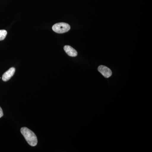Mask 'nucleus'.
I'll use <instances>...</instances> for the list:
<instances>
[{
    "instance_id": "nucleus-3",
    "label": "nucleus",
    "mask_w": 152,
    "mask_h": 152,
    "mask_svg": "<svg viewBox=\"0 0 152 152\" xmlns=\"http://www.w3.org/2000/svg\"><path fill=\"white\" fill-rule=\"evenodd\" d=\"M98 69L99 72H100V73H101L105 77L107 78L110 77L112 75V71L106 66H100Z\"/></svg>"
},
{
    "instance_id": "nucleus-1",
    "label": "nucleus",
    "mask_w": 152,
    "mask_h": 152,
    "mask_svg": "<svg viewBox=\"0 0 152 152\" xmlns=\"http://www.w3.org/2000/svg\"><path fill=\"white\" fill-rule=\"evenodd\" d=\"M20 132L29 145L33 147L37 145L38 142L37 138L35 134L32 131L24 127L21 129Z\"/></svg>"
},
{
    "instance_id": "nucleus-5",
    "label": "nucleus",
    "mask_w": 152,
    "mask_h": 152,
    "mask_svg": "<svg viewBox=\"0 0 152 152\" xmlns=\"http://www.w3.org/2000/svg\"><path fill=\"white\" fill-rule=\"evenodd\" d=\"M64 48L66 53L70 56L76 57L77 55V51L70 46H65Z\"/></svg>"
},
{
    "instance_id": "nucleus-4",
    "label": "nucleus",
    "mask_w": 152,
    "mask_h": 152,
    "mask_svg": "<svg viewBox=\"0 0 152 152\" xmlns=\"http://www.w3.org/2000/svg\"><path fill=\"white\" fill-rule=\"evenodd\" d=\"M15 72V69L14 67L10 68V69L5 72L3 75L2 80L4 81L7 82L14 75Z\"/></svg>"
},
{
    "instance_id": "nucleus-6",
    "label": "nucleus",
    "mask_w": 152,
    "mask_h": 152,
    "mask_svg": "<svg viewBox=\"0 0 152 152\" xmlns=\"http://www.w3.org/2000/svg\"><path fill=\"white\" fill-rule=\"evenodd\" d=\"M7 32L5 30H0V41L3 40L5 39Z\"/></svg>"
},
{
    "instance_id": "nucleus-7",
    "label": "nucleus",
    "mask_w": 152,
    "mask_h": 152,
    "mask_svg": "<svg viewBox=\"0 0 152 152\" xmlns=\"http://www.w3.org/2000/svg\"><path fill=\"white\" fill-rule=\"evenodd\" d=\"M3 115H4V113H3L2 110L1 108L0 107V118H1Z\"/></svg>"
},
{
    "instance_id": "nucleus-2",
    "label": "nucleus",
    "mask_w": 152,
    "mask_h": 152,
    "mask_svg": "<svg viewBox=\"0 0 152 152\" xmlns=\"http://www.w3.org/2000/svg\"><path fill=\"white\" fill-rule=\"evenodd\" d=\"M52 29L55 32L58 34H63L69 31L70 26L66 23H58L53 26Z\"/></svg>"
}]
</instances>
